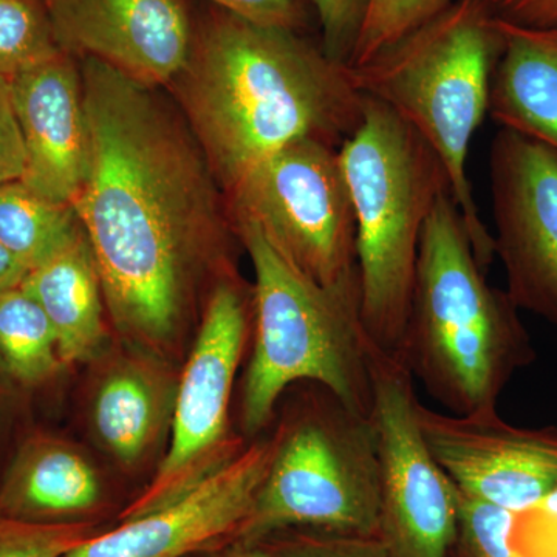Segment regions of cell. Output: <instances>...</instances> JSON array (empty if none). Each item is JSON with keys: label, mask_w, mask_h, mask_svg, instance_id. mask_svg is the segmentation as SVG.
Masks as SVG:
<instances>
[{"label": "cell", "mask_w": 557, "mask_h": 557, "mask_svg": "<svg viewBox=\"0 0 557 557\" xmlns=\"http://www.w3.org/2000/svg\"><path fill=\"white\" fill-rule=\"evenodd\" d=\"M9 87L24 139L21 182L42 199L73 207L89 161L79 61L62 51L9 79Z\"/></svg>", "instance_id": "9a60e30c"}, {"label": "cell", "mask_w": 557, "mask_h": 557, "mask_svg": "<svg viewBox=\"0 0 557 557\" xmlns=\"http://www.w3.org/2000/svg\"><path fill=\"white\" fill-rule=\"evenodd\" d=\"M81 230L75 208L42 199L22 182L0 186V242L28 271L57 255Z\"/></svg>", "instance_id": "ffe728a7"}, {"label": "cell", "mask_w": 557, "mask_h": 557, "mask_svg": "<svg viewBox=\"0 0 557 557\" xmlns=\"http://www.w3.org/2000/svg\"><path fill=\"white\" fill-rule=\"evenodd\" d=\"M276 450L233 542L259 545L288 531L379 537L381 465L372 416L329 388L282 421Z\"/></svg>", "instance_id": "52a82bcc"}, {"label": "cell", "mask_w": 557, "mask_h": 557, "mask_svg": "<svg viewBox=\"0 0 557 557\" xmlns=\"http://www.w3.org/2000/svg\"><path fill=\"white\" fill-rule=\"evenodd\" d=\"M276 443L274 432L252 440L168 507L97 533L64 557H194L230 544L251 511Z\"/></svg>", "instance_id": "4fadbf2b"}, {"label": "cell", "mask_w": 557, "mask_h": 557, "mask_svg": "<svg viewBox=\"0 0 557 557\" xmlns=\"http://www.w3.org/2000/svg\"><path fill=\"white\" fill-rule=\"evenodd\" d=\"M432 457L458 491L515 515L557 490V428H519L496 410L456 416L418 401Z\"/></svg>", "instance_id": "7c38bea8"}, {"label": "cell", "mask_w": 557, "mask_h": 557, "mask_svg": "<svg viewBox=\"0 0 557 557\" xmlns=\"http://www.w3.org/2000/svg\"><path fill=\"white\" fill-rule=\"evenodd\" d=\"M233 226L255 270L242 435L258 438L295 384H319L355 412L372 416L376 347L362 321L358 271L322 287L296 270L255 223L236 219Z\"/></svg>", "instance_id": "277c9868"}, {"label": "cell", "mask_w": 557, "mask_h": 557, "mask_svg": "<svg viewBox=\"0 0 557 557\" xmlns=\"http://www.w3.org/2000/svg\"><path fill=\"white\" fill-rule=\"evenodd\" d=\"M58 46L129 78L166 89L188 58L194 10L186 0H42Z\"/></svg>", "instance_id": "5bb4252c"}, {"label": "cell", "mask_w": 557, "mask_h": 557, "mask_svg": "<svg viewBox=\"0 0 557 557\" xmlns=\"http://www.w3.org/2000/svg\"><path fill=\"white\" fill-rule=\"evenodd\" d=\"M166 90L225 196L289 143L339 149L364 108L351 69L321 44L214 5L194 11L188 58Z\"/></svg>", "instance_id": "7a4b0ae2"}, {"label": "cell", "mask_w": 557, "mask_h": 557, "mask_svg": "<svg viewBox=\"0 0 557 557\" xmlns=\"http://www.w3.org/2000/svg\"><path fill=\"white\" fill-rule=\"evenodd\" d=\"M231 222L255 223L310 281L338 284L358 271L357 223L339 149L319 139L289 143L225 196Z\"/></svg>", "instance_id": "9c48e42d"}, {"label": "cell", "mask_w": 557, "mask_h": 557, "mask_svg": "<svg viewBox=\"0 0 557 557\" xmlns=\"http://www.w3.org/2000/svg\"><path fill=\"white\" fill-rule=\"evenodd\" d=\"M251 330L252 287L237 274L220 278L177 383L170 449L146 490L121 512V522L168 507L244 449L242 438L231 435L230 408Z\"/></svg>", "instance_id": "ba28073f"}, {"label": "cell", "mask_w": 557, "mask_h": 557, "mask_svg": "<svg viewBox=\"0 0 557 557\" xmlns=\"http://www.w3.org/2000/svg\"><path fill=\"white\" fill-rule=\"evenodd\" d=\"M490 188L509 298L557 327V150L500 127L491 143Z\"/></svg>", "instance_id": "8fae6325"}, {"label": "cell", "mask_w": 557, "mask_h": 557, "mask_svg": "<svg viewBox=\"0 0 557 557\" xmlns=\"http://www.w3.org/2000/svg\"><path fill=\"white\" fill-rule=\"evenodd\" d=\"M97 533L89 520L32 522L0 512V557H64Z\"/></svg>", "instance_id": "d4e9b609"}, {"label": "cell", "mask_w": 557, "mask_h": 557, "mask_svg": "<svg viewBox=\"0 0 557 557\" xmlns=\"http://www.w3.org/2000/svg\"><path fill=\"white\" fill-rule=\"evenodd\" d=\"M62 53L42 0H0V76L7 81Z\"/></svg>", "instance_id": "7402d4cb"}, {"label": "cell", "mask_w": 557, "mask_h": 557, "mask_svg": "<svg viewBox=\"0 0 557 557\" xmlns=\"http://www.w3.org/2000/svg\"><path fill=\"white\" fill-rule=\"evenodd\" d=\"M24 172V139L11 101L9 81L0 76V186L21 182Z\"/></svg>", "instance_id": "f1b7e54d"}, {"label": "cell", "mask_w": 557, "mask_h": 557, "mask_svg": "<svg viewBox=\"0 0 557 557\" xmlns=\"http://www.w3.org/2000/svg\"><path fill=\"white\" fill-rule=\"evenodd\" d=\"M397 358L445 412L456 416L496 410L516 372L536 359L507 289L487 282L450 190L424 225Z\"/></svg>", "instance_id": "3957f363"}, {"label": "cell", "mask_w": 557, "mask_h": 557, "mask_svg": "<svg viewBox=\"0 0 557 557\" xmlns=\"http://www.w3.org/2000/svg\"><path fill=\"white\" fill-rule=\"evenodd\" d=\"M89 161L73 203L121 335L160 354L209 277L236 274L225 194L175 102L81 60Z\"/></svg>", "instance_id": "6da1fadb"}, {"label": "cell", "mask_w": 557, "mask_h": 557, "mask_svg": "<svg viewBox=\"0 0 557 557\" xmlns=\"http://www.w3.org/2000/svg\"><path fill=\"white\" fill-rule=\"evenodd\" d=\"M274 557H391L379 537L288 531L262 542Z\"/></svg>", "instance_id": "484cf974"}, {"label": "cell", "mask_w": 557, "mask_h": 557, "mask_svg": "<svg viewBox=\"0 0 557 557\" xmlns=\"http://www.w3.org/2000/svg\"><path fill=\"white\" fill-rule=\"evenodd\" d=\"M194 557H274L263 545H245L230 542L222 547L209 549Z\"/></svg>", "instance_id": "1f68e13d"}, {"label": "cell", "mask_w": 557, "mask_h": 557, "mask_svg": "<svg viewBox=\"0 0 557 557\" xmlns=\"http://www.w3.org/2000/svg\"><path fill=\"white\" fill-rule=\"evenodd\" d=\"M102 502L100 475L75 446L33 435L0 486V512L32 522H84Z\"/></svg>", "instance_id": "2e32d148"}, {"label": "cell", "mask_w": 557, "mask_h": 557, "mask_svg": "<svg viewBox=\"0 0 557 557\" xmlns=\"http://www.w3.org/2000/svg\"><path fill=\"white\" fill-rule=\"evenodd\" d=\"M505 50L491 86L490 115L557 150V28L500 21Z\"/></svg>", "instance_id": "d6986e66"}, {"label": "cell", "mask_w": 557, "mask_h": 557, "mask_svg": "<svg viewBox=\"0 0 557 557\" xmlns=\"http://www.w3.org/2000/svg\"><path fill=\"white\" fill-rule=\"evenodd\" d=\"M211 5L236 14L242 20L285 28L296 33L309 30L311 7L307 0H209Z\"/></svg>", "instance_id": "83f0119b"}, {"label": "cell", "mask_w": 557, "mask_h": 557, "mask_svg": "<svg viewBox=\"0 0 557 557\" xmlns=\"http://www.w3.org/2000/svg\"><path fill=\"white\" fill-rule=\"evenodd\" d=\"M498 20L519 27L557 28V0H487Z\"/></svg>", "instance_id": "f546056e"}, {"label": "cell", "mask_w": 557, "mask_h": 557, "mask_svg": "<svg viewBox=\"0 0 557 557\" xmlns=\"http://www.w3.org/2000/svg\"><path fill=\"white\" fill-rule=\"evenodd\" d=\"M175 392L177 384L160 362L116 359L91 401V426L101 445L126 467L139 463L172 420Z\"/></svg>", "instance_id": "e0dca14e"}, {"label": "cell", "mask_w": 557, "mask_h": 557, "mask_svg": "<svg viewBox=\"0 0 557 557\" xmlns=\"http://www.w3.org/2000/svg\"><path fill=\"white\" fill-rule=\"evenodd\" d=\"M339 160L357 223L362 321L373 346L398 357L421 236L435 203L450 190L448 172L409 123L369 97Z\"/></svg>", "instance_id": "8992f818"}, {"label": "cell", "mask_w": 557, "mask_h": 557, "mask_svg": "<svg viewBox=\"0 0 557 557\" xmlns=\"http://www.w3.org/2000/svg\"><path fill=\"white\" fill-rule=\"evenodd\" d=\"M22 287L38 300L57 333L62 364L89 361L106 341L104 292L84 228L32 270Z\"/></svg>", "instance_id": "ac0fdd59"}, {"label": "cell", "mask_w": 557, "mask_h": 557, "mask_svg": "<svg viewBox=\"0 0 557 557\" xmlns=\"http://www.w3.org/2000/svg\"><path fill=\"white\" fill-rule=\"evenodd\" d=\"M372 420L379 434V539L391 557H450L457 539V487L432 457L420 424L412 375L375 348Z\"/></svg>", "instance_id": "30bf717a"}, {"label": "cell", "mask_w": 557, "mask_h": 557, "mask_svg": "<svg viewBox=\"0 0 557 557\" xmlns=\"http://www.w3.org/2000/svg\"><path fill=\"white\" fill-rule=\"evenodd\" d=\"M453 0H369L357 47L348 67H361L384 50L423 27Z\"/></svg>", "instance_id": "603a6c76"}, {"label": "cell", "mask_w": 557, "mask_h": 557, "mask_svg": "<svg viewBox=\"0 0 557 557\" xmlns=\"http://www.w3.org/2000/svg\"><path fill=\"white\" fill-rule=\"evenodd\" d=\"M0 362L25 386L50 380L62 366L53 325L24 287L0 296Z\"/></svg>", "instance_id": "44dd1931"}, {"label": "cell", "mask_w": 557, "mask_h": 557, "mask_svg": "<svg viewBox=\"0 0 557 557\" xmlns=\"http://www.w3.org/2000/svg\"><path fill=\"white\" fill-rule=\"evenodd\" d=\"M504 50L500 20L487 0H456L368 64L350 67L364 97L395 110L437 153L486 270L496 259L494 237L480 218L468 157L490 113L491 86Z\"/></svg>", "instance_id": "5b68a950"}, {"label": "cell", "mask_w": 557, "mask_h": 557, "mask_svg": "<svg viewBox=\"0 0 557 557\" xmlns=\"http://www.w3.org/2000/svg\"><path fill=\"white\" fill-rule=\"evenodd\" d=\"M28 273L27 267L22 265L21 260L0 242V296L22 287Z\"/></svg>", "instance_id": "4dcf8cb0"}, {"label": "cell", "mask_w": 557, "mask_h": 557, "mask_svg": "<svg viewBox=\"0 0 557 557\" xmlns=\"http://www.w3.org/2000/svg\"><path fill=\"white\" fill-rule=\"evenodd\" d=\"M321 27V47L332 60L348 65L357 47L369 0H307Z\"/></svg>", "instance_id": "4316f807"}, {"label": "cell", "mask_w": 557, "mask_h": 557, "mask_svg": "<svg viewBox=\"0 0 557 557\" xmlns=\"http://www.w3.org/2000/svg\"><path fill=\"white\" fill-rule=\"evenodd\" d=\"M457 498V539L450 557H527L515 542L519 515L469 497L458 487Z\"/></svg>", "instance_id": "cb8c5ba5"}]
</instances>
